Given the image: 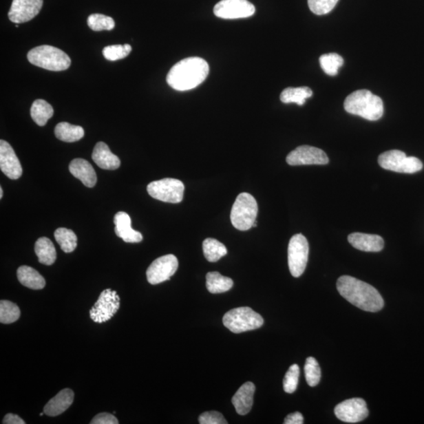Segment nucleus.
<instances>
[{
    "label": "nucleus",
    "instance_id": "nucleus-1",
    "mask_svg": "<svg viewBox=\"0 0 424 424\" xmlns=\"http://www.w3.org/2000/svg\"><path fill=\"white\" fill-rule=\"evenodd\" d=\"M337 287L344 299L361 310L375 313L383 308L384 301L381 293L359 279L347 275L340 277Z\"/></svg>",
    "mask_w": 424,
    "mask_h": 424
},
{
    "label": "nucleus",
    "instance_id": "nucleus-2",
    "mask_svg": "<svg viewBox=\"0 0 424 424\" xmlns=\"http://www.w3.org/2000/svg\"><path fill=\"white\" fill-rule=\"evenodd\" d=\"M209 74L207 61L198 57L188 58L172 67L167 76V82L176 91L187 92L202 83Z\"/></svg>",
    "mask_w": 424,
    "mask_h": 424
},
{
    "label": "nucleus",
    "instance_id": "nucleus-3",
    "mask_svg": "<svg viewBox=\"0 0 424 424\" xmlns=\"http://www.w3.org/2000/svg\"><path fill=\"white\" fill-rule=\"evenodd\" d=\"M344 109L350 114L370 121L381 119L384 111L383 100L368 90L351 93L345 99Z\"/></svg>",
    "mask_w": 424,
    "mask_h": 424
},
{
    "label": "nucleus",
    "instance_id": "nucleus-4",
    "mask_svg": "<svg viewBox=\"0 0 424 424\" xmlns=\"http://www.w3.org/2000/svg\"><path fill=\"white\" fill-rule=\"evenodd\" d=\"M32 65L40 68L59 72L68 70L71 65L69 55L52 46L43 45L31 50L27 55Z\"/></svg>",
    "mask_w": 424,
    "mask_h": 424
},
{
    "label": "nucleus",
    "instance_id": "nucleus-5",
    "mask_svg": "<svg viewBox=\"0 0 424 424\" xmlns=\"http://www.w3.org/2000/svg\"><path fill=\"white\" fill-rule=\"evenodd\" d=\"M258 214L256 200L248 193H240L233 205L231 214L232 224L238 231H246L253 227Z\"/></svg>",
    "mask_w": 424,
    "mask_h": 424
},
{
    "label": "nucleus",
    "instance_id": "nucleus-6",
    "mask_svg": "<svg viewBox=\"0 0 424 424\" xmlns=\"http://www.w3.org/2000/svg\"><path fill=\"white\" fill-rule=\"evenodd\" d=\"M223 325L233 333H242L263 326L264 320L248 306L228 311L222 318Z\"/></svg>",
    "mask_w": 424,
    "mask_h": 424
},
{
    "label": "nucleus",
    "instance_id": "nucleus-7",
    "mask_svg": "<svg viewBox=\"0 0 424 424\" xmlns=\"http://www.w3.org/2000/svg\"><path fill=\"white\" fill-rule=\"evenodd\" d=\"M379 165L385 170L392 171L405 174H414L423 169L421 160L414 157H407L400 150L394 149L379 156Z\"/></svg>",
    "mask_w": 424,
    "mask_h": 424
},
{
    "label": "nucleus",
    "instance_id": "nucleus-8",
    "mask_svg": "<svg viewBox=\"0 0 424 424\" xmlns=\"http://www.w3.org/2000/svg\"><path fill=\"white\" fill-rule=\"evenodd\" d=\"M185 186L176 178H164L154 181L147 187L148 193L153 198L167 203H180L183 199Z\"/></svg>",
    "mask_w": 424,
    "mask_h": 424
},
{
    "label": "nucleus",
    "instance_id": "nucleus-9",
    "mask_svg": "<svg viewBox=\"0 0 424 424\" xmlns=\"http://www.w3.org/2000/svg\"><path fill=\"white\" fill-rule=\"evenodd\" d=\"M309 244L303 234H295L290 240L288 249V266L291 275L299 277L305 271L308 262Z\"/></svg>",
    "mask_w": 424,
    "mask_h": 424
},
{
    "label": "nucleus",
    "instance_id": "nucleus-10",
    "mask_svg": "<svg viewBox=\"0 0 424 424\" xmlns=\"http://www.w3.org/2000/svg\"><path fill=\"white\" fill-rule=\"evenodd\" d=\"M120 299L116 291L105 289L90 310V317L94 322L102 324L108 321L118 311Z\"/></svg>",
    "mask_w": 424,
    "mask_h": 424
},
{
    "label": "nucleus",
    "instance_id": "nucleus-11",
    "mask_svg": "<svg viewBox=\"0 0 424 424\" xmlns=\"http://www.w3.org/2000/svg\"><path fill=\"white\" fill-rule=\"evenodd\" d=\"M255 13V6L248 0H222L214 8L215 15L222 19H246Z\"/></svg>",
    "mask_w": 424,
    "mask_h": 424
},
{
    "label": "nucleus",
    "instance_id": "nucleus-12",
    "mask_svg": "<svg viewBox=\"0 0 424 424\" xmlns=\"http://www.w3.org/2000/svg\"><path fill=\"white\" fill-rule=\"evenodd\" d=\"M178 261L174 255H166L154 260L147 271V281L158 284L169 281L178 270Z\"/></svg>",
    "mask_w": 424,
    "mask_h": 424
},
{
    "label": "nucleus",
    "instance_id": "nucleus-13",
    "mask_svg": "<svg viewBox=\"0 0 424 424\" xmlns=\"http://www.w3.org/2000/svg\"><path fill=\"white\" fill-rule=\"evenodd\" d=\"M335 414L339 420L346 423H359L369 416L365 401L354 398L343 401L335 408Z\"/></svg>",
    "mask_w": 424,
    "mask_h": 424
},
{
    "label": "nucleus",
    "instance_id": "nucleus-14",
    "mask_svg": "<svg viewBox=\"0 0 424 424\" xmlns=\"http://www.w3.org/2000/svg\"><path fill=\"white\" fill-rule=\"evenodd\" d=\"M287 163L291 166L327 165V154L322 149L310 146H301L287 156Z\"/></svg>",
    "mask_w": 424,
    "mask_h": 424
},
{
    "label": "nucleus",
    "instance_id": "nucleus-15",
    "mask_svg": "<svg viewBox=\"0 0 424 424\" xmlns=\"http://www.w3.org/2000/svg\"><path fill=\"white\" fill-rule=\"evenodd\" d=\"M43 4V0H13L8 18L15 24L25 23L41 12Z\"/></svg>",
    "mask_w": 424,
    "mask_h": 424
},
{
    "label": "nucleus",
    "instance_id": "nucleus-16",
    "mask_svg": "<svg viewBox=\"0 0 424 424\" xmlns=\"http://www.w3.org/2000/svg\"><path fill=\"white\" fill-rule=\"evenodd\" d=\"M0 169L5 176L13 180H19L23 172L14 150L4 140L0 141Z\"/></svg>",
    "mask_w": 424,
    "mask_h": 424
},
{
    "label": "nucleus",
    "instance_id": "nucleus-17",
    "mask_svg": "<svg viewBox=\"0 0 424 424\" xmlns=\"http://www.w3.org/2000/svg\"><path fill=\"white\" fill-rule=\"evenodd\" d=\"M115 233L126 243H139L142 242L141 233L133 230L129 215L125 211H119L115 215Z\"/></svg>",
    "mask_w": 424,
    "mask_h": 424
},
{
    "label": "nucleus",
    "instance_id": "nucleus-18",
    "mask_svg": "<svg viewBox=\"0 0 424 424\" xmlns=\"http://www.w3.org/2000/svg\"><path fill=\"white\" fill-rule=\"evenodd\" d=\"M348 242L356 249L367 253L381 252L384 241L381 236L361 233H354L348 236Z\"/></svg>",
    "mask_w": 424,
    "mask_h": 424
},
{
    "label": "nucleus",
    "instance_id": "nucleus-19",
    "mask_svg": "<svg viewBox=\"0 0 424 424\" xmlns=\"http://www.w3.org/2000/svg\"><path fill=\"white\" fill-rule=\"evenodd\" d=\"M255 386L252 382H247L239 388L232 399V403L239 415H247L253 405Z\"/></svg>",
    "mask_w": 424,
    "mask_h": 424
},
{
    "label": "nucleus",
    "instance_id": "nucleus-20",
    "mask_svg": "<svg viewBox=\"0 0 424 424\" xmlns=\"http://www.w3.org/2000/svg\"><path fill=\"white\" fill-rule=\"evenodd\" d=\"M74 400V393L71 389L65 388L44 406L43 412L48 416H57L70 408Z\"/></svg>",
    "mask_w": 424,
    "mask_h": 424
},
{
    "label": "nucleus",
    "instance_id": "nucleus-21",
    "mask_svg": "<svg viewBox=\"0 0 424 424\" xmlns=\"http://www.w3.org/2000/svg\"><path fill=\"white\" fill-rule=\"evenodd\" d=\"M70 171L71 174L80 180L85 187L92 188L96 185V172L87 160L81 158L72 160Z\"/></svg>",
    "mask_w": 424,
    "mask_h": 424
},
{
    "label": "nucleus",
    "instance_id": "nucleus-22",
    "mask_svg": "<svg viewBox=\"0 0 424 424\" xmlns=\"http://www.w3.org/2000/svg\"><path fill=\"white\" fill-rule=\"evenodd\" d=\"M92 159L100 169L105 170H116L120 166V160L111 152L109 147L105 142H100L94 147Z\"/></svg>",
    "mask_w": 424,
    "mask_h": 424
},
{
    "label": "nucleus",
    "instance_id": "nucleus-23",
    "mask_svg": "<svg viewBox=\"0 0 424 424\" xmlns=\"http://www.w3.org/2000/svg\"><path fill=\"white\" fill-rule=\"evenodd\" d=\"M17 275L22 286L33 290H41L46 286L45 279L33 268L22 266L17 271Z\"/></svg>",
    "mask_w": 424,
    "mask_h": 424
},
{
    "label": "nucleus",
    "instance_id": "nucleus-24",
    "mask_svg": "<svg viewBox=\"0 0 424 424\" xmlns=\"http://www.w3.org/2000/svg\"><path fill=\"white\" fill-rule=\"evenodd\" d=\"M35 253L41 264L51 266L54 264L57 253L54 244L47 237L39 238L35 244Z\"/></svg>",
    "mask_w": 424,
    "mask_h": 424
},
{
    "label": "nucleus",
    "instance_id": "nucleus-25",
    "mask_svg": "<svg viewBox=\"0 0 424 424\" xmlns=\"http://www.w3.org/2000/svg\"><path fill=\"white\" fill-rule=\"evenodd\" d=\"M55 136L59 140L65 142H75L85 136V130L81 126L69 124L67 122L59 123L54 129Z\"/></svg>",
    "mask_w": 424,
    "mask_h": 424
},
{
    "label": "nucleus",
    "instance_id": "nucleus-26",
    "mask_svg": "<svg viewBox=\"0 0 424 424\" xmlns=\"http://www.w3.org/2000/svg\"><path fill=\"white\" fill-rule=\"evenodd\" d=\"M233 286L232 279L221 275L219 272H209L206 275V287L212 294L228 292Z\"/></svg>",
    "mask_w": 424,
    "mask_h": 424
},
{
    "label": "nucleus",
    "instance_id": "nucleus-27",
    "mask_svg": "<svg viewBox=\"0 0 424 424\" xmlns=\"http://www.w3.org/2000/svg\"><path fill=\"white\" fill-rule=\"evenodd\" d=\"M30 114L33 121L37 125L43 127L46 125L53 116L54 109L45 100L37 99L32 105Z\"/></svg>",
    "mask_w": 424,
    "mask_h": 424
},
{
    "label": "nucleus",
    "instance_id": "nucleus-28",
    "mask_svg": "<svg viewBox=\"0 0 424 424\" xmlns=\"http://www.w3.org/2000/svg\"><path fill=\"white\" fill-rule=\"evenodd\" d=\"M313 96V92L308 87H288L281 94V101L284 104L297 103L304 105L306 100Z\"/></svg>",
    "mask_w": 424,
    "mask_h": 424
},
{
    "label": "nucleus",
    "instance_id": "nucleus-29",
    "mask_svg": "<svg viewBox=\"0 0 424 424\" xmlns=\"http://www.w3.org/2000/svg\"><path fill=\"white\" fill-rule=\"evenodd\" d=\"M203 251L206 259L210 263H215L227 254L225 245L213 238L204 240Z\"/></svg>",
    "mask_w": 424,
    "mask_h": 424
},
{
    "label": "nucleus",
    "instance_id": "nucleus-30",
    "mask_svg": "<svg viewBox=\"0 0 424 424\" xmlns=\"http://www.w3.org/2000/svg\"><path fill=\"white\" fill-rule=\"evenodd\" d=\"M56 242L65 253L74 252L77 246V237L75 233L69 229L59 228L54 232Z\"/></svg>",
    "mask_w": 424,
    "mask_h": 424
},
{
    "label": "nucleus",
    "instance_id": "nucleus-31",
    "mask_svg": "<svg viewBox=\"0 0 424 424\" xmlns=\"http://www.w3.org/2000/svg\"><path fill=\"white\" fill-rule=\"evenodd\" d=\"M319 63L321 69L328 76H337L340 67L344 63L341 56L336 53L326 54L321 56Z\"/></svg>",
    "mask_w": 424,
    "mask_h": 424
},
{
    "label": "nucleus",
    "instance_id": "nucleus-32",
    "mask_svg": "<svg viewBox=\"0 0 424 424\" xmlns=\"http://www.w3.org/2000/svg\"><path fill=\"white\" fill-rule=\"evenodd\" d=\"M21 310L19 306L8 300L0 302V322L9 325L19 319Z\"/></svg>",
    "mask_w": 424,
    "mask_h": 424
},
{
    "label": "nucleus",
    "instance_id": "nucleus-33",
    "mask_svg": "<svg viewBox=\"0 0 424 424\" xmlns=\"http://www.w3.org/2000/svg\"><path fill=\"white\" fill-rule=\"evenodd\" d=\"M87 25L93 31H110L114 29L115 21L111 17L94 14L88 17Z\"/></svg>",
    "mask_w": 424,
    "mask_h": 424
},
{
    "label": "nucleus",
    "instance_id": "nucleus-34",
    "mask_svg": "<svg viewBox=\"0 0 424 424\" xmlns=\"http://www.w3.org/2000/svg\"><path fill=\"white\" fill-rule=\"evenodd\" d=\"M306 381L309 386L315 387L321 381V368L313 357H310L306 361L304 366Z\"/></svg>",
    "mask_w": 424,
    "mask_h": 424
},
{
    "label": "nucleus",
    "instance_id": "nucleus-35",
    "mask_svg": "<svg viewBox=\"0 0 424 424\" xmlns=\"http://www.w3.org/2000/svg\"><path fill=\"white\" fill-rule=\"evenodd\" d=\"M299 367L297 364L293 365L289 368L284 376L283 387L284 392L288 394H293L297 390L299 378Z\"/></svg>",
    "mask_w": 424,
    "mask_h": 424
},
{
    "label": "nucleus",
    "instance_id": "nucleus-36",
    "mask_svg": "<svg viewBox=\"0 0 424 424\" xmlns=\"http://www.w3.org/2000/svg\"><path fill=\"white\" fill-rule=\"evenodd\" d=\"M131 47L129 44L125 45H112L103 49V56L109 61H117L125 59L131 52Z\"/></svg>",
    "mask_w": 424,
    "mask_h": 424
},
{
    "label": "nucleus",
    "instance_id": "nucleus-37",
    "mask_svg": "<svg viewBox=\"0 0 424 424\" xmlns=\"http://www.w3.org/2000/svg\"><path fill=\"white\" fill-rule=\"evenodd\" d=\"M339 0H308L310 10L317 15L327 14L336 7Z\"/></svg>",
    "mask_w": 424,
    "mask_h": 424
},
{
    "label": "nucleus",
    "instance_id": "nucleus-38",
    "mask_svg": "<svg viewBox=\"0 0 424 424\" xmlns=\"http://www.w3.org/2000/svg\"><path fill=\"white\" fill-rule=\"evenodd\" d=\"M199 423L200 424H227L224 416L220 412L210 411L205 412L200 416Z\"/></svg>",
    "mask_w": 424,
    "mask_h": 424
},
{
    "label": "nucleus",
    "instance_id": "nucleus-39",
    "mask_svg": "<svg viewBox=\"0 0 424 424\" xmlns=\"http://www.w3.org/2000/svg\"><path fill=\"white\" fill-rule=\"evenodd\" d=\"M92 424H118L119 421L116 418L107 412H102L93 418Z\"/></svg>",
    "mask_w": 424,
    "mask_h": 424
},
{
    "label": "nucleus",
    "instance_id": "nucleus-40",
    "mask_svg": "<svg viewBox=\"0 0 424 424\" xmlns=\"http://www.w3.org/2000/svg\"><path fill=\"white\" fill-rule=\"evenodd\" d=\"M304 416L299 412H293V414H289L284 419V424H303Z\"/></svg>",
    "mask_w": 424,
    "mask_h": 424
},
{
    "label": "nucleus",
    "instance_id": "nucleus-41",
    "mask_svg": "<svg viewBox=\"0 0 424 424\" xmlns=\"http://www.w3.org/2000/svg\"><path fill=\"white\" fill-rule=\"evenodd\" d=\"M3 423L4 424H25V422L21 419L18 415L8 414L3 418Z\"/></svg>",
    "mask_w": 424,
    "mask_h": 424
},
{
    "label": "nucleus",
    "instance_id": "nucleus-42",
    "mask_svg": "<svg viewBox=\"0 0 424 424\" xmlns=\"http://www.w3.org/2000/svg\"><path fill=\"white\" fill-rule=\"evenodd\" d=\"M3 188H0V198H3Z\"/></svg>",
    "mask_w": 424,
    "mask_h": 424
}]
</instances>
